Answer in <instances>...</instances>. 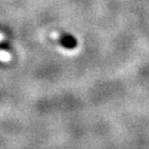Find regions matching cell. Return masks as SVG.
Instances as JSON below:
<instances>
[{
	"label": "cell",
	"instance_id": "6da1fadb",
	"mask_svg": "<svg viewBox=\"0 0 149 149\" xmlns=\"http://www.w3.org/2000/svg\"><path fill=\"white\" fill-rule=\"evenodd\" d=\"M62 45L66 48H74L76 46V40H74L72 37L70 36H66L62 40Z\"/></svg>",
	"mask_w": 149,
	"mask_h": 149
}]
</instances>
